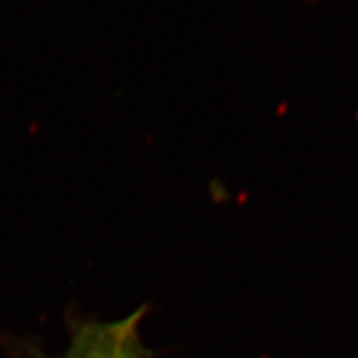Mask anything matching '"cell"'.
Wrapping results in <instances>:
<instances>
[{"label": "cell", "mask_w": 358, "mask_h": 358, "mask_svg": "<svg viewBox=\"0 0 358 358\" xmlns=\"http://www.w3.org/2000/svg\"><path fill=\"white\" fill-rule=\"evenodd\" d=\"M148 313L141 306L128 317L113 322L93 319L70 320V342L64 353L38 358H155L143 343L140 325Z\"/></svg>", "instance_id": "1"}]
</instances>
